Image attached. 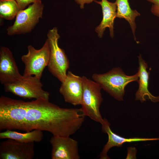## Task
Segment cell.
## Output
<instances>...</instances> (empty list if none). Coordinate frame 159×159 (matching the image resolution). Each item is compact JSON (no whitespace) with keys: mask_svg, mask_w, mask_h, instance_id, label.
I'll use <instances>...</instances> for the list:
<instances>
[{"mask_svg":"<svg viewBox=\"0 0 159 159\" xmlns=\"http://www.w3.org/2000/svg\"><path fill=\"white\" fill-rule=\"evenodd\" d=\"M127 154L126 159H136L137 150L134 147H129L127 148Z\"/></svg>","mask_w":159,"mask_h":159,"instance_id":"21","label":"cell"},{"mask_svg":"<svg viewBox=\"0 0 159 159\" xmlns=\"http://www.w3.org/2000/svg\"><path fill=\"white\" fill-rule=\"evenodd\" d=\"M4 85L6 92L24 99H49V93L43 89L40 79L34 76L23 75L16 81Z\"/></svg>","mask_w":159,"mask_h":159,"instance_id":"6","label":"cell"},{"mask_svg":"<svg viewBox=\"0 0 159 159\" xmlns=\"http://www.w3.org/2000/svg\"><path fill=\"white\" fill-rule=\"evenodd\" d=\"M94 1L101 6L103 14V18L100 23L95 28V30L98 36L102 38L106 28L108 27L110 37H113L114 22L117 17V6L116 2H110L107 0Z\"/></svg>","mask_w":159,"mask_h":159,"instance_id":"15","label":"cell"},{"mask_svg":"<svg viewBox=\"0 0 159 159\" xmlns=\"http://www.w3.org/2000/svg\"><path fill=\"white\" fill-rule=\"evenodd\" d=\"M153 4L150 11L152 13L156 16L159 17V0H147Z\"/></svg>","mask_w":159,"mask_h":159,"instance_id":"20","label":"cell"},{"mask_svg":"<svg viewBox=\"0 0 159 159\" xmlns=\"http://www.w3.org/2000/svg\"><path fill=\"white\" fill-rule=\"evenodd\" d=\"M44 7L42 2H38L20 10L13 24L7 29V34L12 36L30 32L42 18Z\"/></svg>","mask_w":159,"mask_h":159,"instance_id":"7","label":"cell"},{"mask_svg":"<svg viewBox=\"0 0 159 159\" xmlns=\"http://www.w3.org/2000/svg\"><path fill=\"white\" fill-rule=\"evenodd\" d=\"M26 101L1 96L0 98V130L23 131Z\"/></svg>","mask_w":159,"mask_h":159,"instance_id":"2","label":"cell"},{"mask_svg":"<svg viewBox=\"0 0 159 159\" xmlns=\"http://www.w3.org/2000/svg\"><path fill=\"white\" fill-rule=\"evenodd\" d=\"M49 142L52 159H79L77 141L69 137L53 136Z\"/></svg>","mask_w":159,"mask_h":159,"instance_id":"10","label":"cell"},{"mask_svg":"<svg viewBox=\"0 0 159 159\" xmlns=\"http://www.w3.org/2000/svg\"><path fill=\"white\" fill-rule=\"evenodd\" d=\"M139 67L138 72L139 88L135 94V100L143 102L146 101L147 97L153 102H159V96H155L149 91L148 89L150 72L147 71L148 64L140 55L138 56Z\"/></svg>","mask_w":159,"mask_h":159,"instance_id":"14","label":"cell"},{"mask_svg":"<svg viewBox=\"0 0 159 159\" xmlns=\"http://www.w3.org/2000/svg\"><path fill=\"white\" fill-rule=\"evenodd\" d=\"M102 131L107 134L108 140L105 145L101 152L99 157L100 159H109L107 155L109 150L114 147H120L125 143H131L148 141L159 140L158 138H126L118 135L114 133L111 130L110 123L107 120L104 118L103 122L101 124Z\"/></svg>","mask_w":159,"mask_h":159,"instance_id":"13","label":"cell"},{"mask_svg":"<svg viewBox=\"0 0 159 159\" xmlns=\"http://www.w3.org/2000/svg\"><path fill=\"white\" fill-rule=\"evenodd\" d=\"M80 6L81 9H83L85 4H90L94 0H74Z\"/></svg>","mask_w":159,"mask_h":159,"instance_id":"22","label":"cell"},{"mask_svg":"<svg viewBox=\"0 0 159 159\" xmlns=\"http://www.w3.org/2000/svg\"><path fill=\"white\" fill-rule=\"evenodd\" d=\"M23 131L35 129L55 136L69 137L81 128L85 115L82 108H63L41 98L26 101Z\"/></svg>","mask_w":159,"mask_h":159,"instance_id":"1","label":"cell"},{"mask_svg":"<svg viewBox=\"0 0 159 159\" xmlns=\"http://www.w3.org/2000/svg\"><path fill=\"white\" fill-rule=\"evenodd\" d=\"M20 10H23L31 3L42 2L41 0H15Z\"/></svg>","mask_w":159,"mask_h":159,"instance_id":"19","label":"cell"},{"mask_svg":"<svg viewBox=\"0 0 159 159\" xmlns=\"http://www.w3.org/2000/svg\"><path fill=\"white\" fill-rule=\"evenodd\" d=\"M42 131L35 129L25 133H21L10 130H6L0 133V139H11L24 143H39L44 137Z\"/></svg>","mask_w":159,"mask_h":159,"instance_id":"16","label":"cell"},{"mask_svg":"<svg viewBox=\"0 0 159 159\" xmlns=\"http://www.w3.org/2000/svg\"><path fill=\"white\" fill-rule=\"evenodd\" d=\"M59 92L65 102L75 106L80 105L83 92L82 77L68 71Z\"/></svg>","mask_w":159,"mask_h":159,"instance_id":"11","label":"cell"},{"mask_svg":"<svg viewBox=\"0 0 159 159\" xmlns=\"http://www.w3.org/2000/svg\"><path fill=\"white\" fill-rule=\"evenodd\" d=\"M92 78L102 89L115 99L122 101L125 87L131 82H138L139 75L138 72L132 75H127L120 68L117 67L104 74H94Z\"/></svg>","mask_w":159,"mask_h":159,"instance_id":"3","label":"cell"},{"mask_svg":"<svg viewBox=\"0 0 159 159\" xmlns=\"http://www.w3.org/2000/svg\"><path fill=\"white\" fill-rule=\"evenodd\" d=\"M117 5V17L125 19L129 23L132 33L136 40L135 32L136 24L135 22L136 17L140 15V14L135 10L131 9L128 0H116Z\"/></svg>","mask_w":159,"mask_h":159,"instance_id":"17","label":"cell"},{"mask_svg":"<svg viewBox=\"0 0 159 159\" xmlns=\"http://www.w3.org/2000/svg\"><path fill=\"white\" fill-rule=\"evenodd\" d=\"M20 10L15 0H0V16L1 18L11 20Z\"/></svg>","mask_w":159,"mask_h":159,"instance_id":"18","label":"cell"},{"mask_svg":"<svg viewBox=\"0 0 159 159\" xmlns=\"http://www.w3.org/2000/svg\"><path fill=\"white\" fill-rule=\"evenodd\" d=\"M28 53L21 59L25 65L23 75H34L41 79L43 71L48 66L50 57V47L47 39L41 48L35 49L31 45L27 47Z\"/></svg>","mask_w":159,"mask_h":159,"instance_id":"8","label":"cell"},{"mask_svg":"<svg viewBox=\"0 0 159 159\" xmlns=\"http://www.w3.org/2000/svg\"><path fill=\"white\" fill-rule=\"evenodd\" d=\"M34 154V143L7 139L0 143V159H32Z\"/></svg>","mask_w":159,"mask_h":159,"instance_id":"9","label":"cell"},{"mask_svg":"<svg viewBox=\"0 0 159 159\" xmlns=\"http://www.w3.org/2000/svg\"><path fill=\"white\" fill-rule=\"evenodd\" d=\"M50 47V57L48 68L50 72L62 83L65 80L69 62L64 51L59 46L60 36L57 27L49 30L47 34Z\"/></svg>","mask_w":159,"mask_h":159,"instance_id":"5","label":"cell"},{"mask_svg":"<svg viewBox=\"0 0 159 159\" xmlns=\"http://www.w3.org/2000/svg\"><path fill=\"white\" fill-rule=\"evenodd\" d=\"M82 77L83 92L80 105L86 116L101 124L104 118L101 115L100 108L103 100L100 85L96 82L86 77Z\"/></svg>","mask_w":159,"mask_h":159,"instance_id":"4","label":"cell"},{"mask_svg":"<svg viewBox=\"0 0 159 159\" xmlns=\"http://www.w3.org/2000/svg\"><path fill=\"white\" fill-rule=\"evenodd\" d=\"M22 75L20 73L12 54L8 48L0 49V81L2 84L13 83Z\"/></svg>","mask_w":159,"mask_h":159,"instance_id":"12","label":"cell"}]
</instances>
